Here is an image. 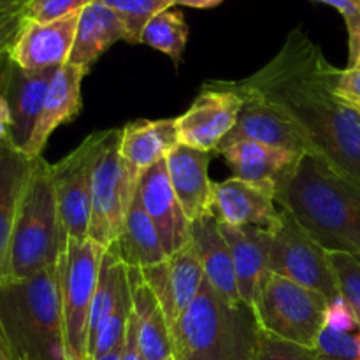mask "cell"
I'll list each match as a JSON object with an SVG mask.
<instances>
[{"label": "cell", "mask_w": 360, "mask_h": 360, "mask_svg": "<svg viewBox=\"0 0 360 360\" xmlns=\"http://www.w3.org/2000/svg\"><path fill=\"white\" fill-rule=\"evenodd\" d=\"M338 70L299 25L262 69L225 83L278 109L304 134L316 157L360 181V109L338 95Z\"/></svg>", "instance_id": "6da1fadb"}, {"label": "cell", "mask_w": 360, "mask_h": 360, "mask_svg": "<svg viewBox=\"0 0 360 360\" xmlns=\"http://www.w3.org/2000/svg\"><path fill=\"white\" fill-rule=\"evenodd\" d=\"M276 204L327 252L360 255V181L304 155Z\"/></svg>", "instance_id": "7a4b0ae2"}, {"label": "cell", "mask_w": 360, "mask_h": 360, "mask_svg": "<svg viewBox=\"0 0 360 360\" xmlns=\"http://www.w3.org/2000/svg\"><path fill=\"white\" fill-rule=\"evenodd\" d=\"M0 333L13 360H69L58 264L0 285Z\"/></svg>", "instance_id": "3957f363"}, {"label": "cell", "mask_w": 360, "mask_h": 360, "mask_svg": "<svg viewBox=\"0 0 360 360\" xmlns=\"http://www.w3.org/2000/svg\"><path fill=\"white\" fill-rule=\"evenodd\" d=\"M260 327L248 304H232L204 280L195 301L171 327L174 360H252Z\"/></svg>", "instance_id": "277c9868"}, {"label": "cell", "mask_w": 360, "mask_h": 360, "mask_svg": "<svg viewBox=\"0 0 360 360\" xmlns=\"http://www.w3.org/2000/svg\"><path fill=\"white\" fill-rule=\"evenodd\" d=\"M65 248L51 165L42 157L35 158L18 206L7 280H25L56 266Z\"/></svg>", "instance_id": "5b68a950"}, {"label": "cell", "mask_w": 360, "mask_h": 360, "mask_svg": "<svg viewBox=\"0 0 360 360\" xmlns=\"http://www.w3.org/2000/svg\"><path fill=\"white\" fill-rule=\"evenodd\" d=\"M327 304L329 301L319 292L267 271L252 309L260 330L313 348L323 329Z\"/></svg>", "instance_id": "8992f818"}, {"label": "cell", "mask_w": 360, "mask_h": 360, "mask_svg": "<svg viewBox=\"0 0 360 360\" xmlns=\"http://www.w3.org/2000/svg\"><path fill=\"white\" fill-rule=\"evenodd\" d=\"M105 248L91 239H69L58 260L63 334L69 360L88 359V322Z\"/></svg>", "instance_id": "52a82bcc"}, {"label": "cell", "mask_w": 360, "mask_h": 360, "mask_svg": "<svg viewBox=\"0 0 360 360\" xmlns=\"http://www.w3.org/2000/svg\"><path fill=\"white\" fill-rule=\"evenodd\" d=\"M281 210V207H280ZM267 253V271L288 278L333 301L340 295L329 252L319 245L288 211L274 231H260Z\"/></svg>", "instance_id": "ba28073f"}, {"label": "cell", "mask_w": 360, "mask_h": 360, "mask_svg": "<svg viewBox=\"0 0 360 360\" xmlns=\"http://www.w3.org/2000/svg\"><path fill=\"white\" fill-rule=\"evenodd\" d=\"M111 130L90 134L69 155L51 165L60 224L65 239H88L94 171Z\"/></svg>", "instance_id": "9c48e42d"}, {"label": "cell", "mask_w": 360, "mask_h": 360, "mask_svg": "<svg viewBox=\"0 0 360 360\" xmlns=\"http://www.w3.org/2000/svg\"><path fill=\"white\" fill-rule=\"evenodd\" d=\"M120 134L122 130H111L94 171L88 239L102 248L118 241L137 190V183L130 179L120 157Z\"/></svg>", "instance_id": "30bf717a"}, {"label": "cell", "mask_w": 360, "mask_h": 360, "mask_svg": "<svg viewBox=\"0 0 360 360\" xmlns=\"http://www.w3.org/2000/svg\"><path fill=\"white\" fill-rule=\"evenodd\" d=\"M241 108L243 98L238 91L224 81H207L202 94L176 118L179 143L206 153L217 151L234 129Z\"/></svg>", "instance_id": "8fae6325"}, {"label": "cell", "mask_w": 360, "mask_h": 360, "mask_svg": "<svg viewBox=\"0 0 360 360\" xmlns=\"http://www.w3.org/2000/svg\"><path fill=\"white\" fill-rule=\"evenodd\" d=\"M144 281L157 295L169 327L174 326L190 308L204 283V269L192 241L164 262L141 269Z\"/></svg>", "instance_id": "7c38bea8"}, {"label": "cell", "mask_w": 360, "mask_h": 360, "mask_svg": "<svg viewBox=\"0 0 360 360\" xmlns=\"http://www.w3.org/2000/svg\"><path fill=\"white\" fill-rule=\"evenodd\" d=\"M217 153L227 162L232 178L250 183L276 199L283 186L297 171L302 155L255 141H239L218 148Z\"/></svg>", "instance_id": "4fadbf2b"}, {"label": "cell", "mask_w": 360, "mask_h": 360, "mask_svg": "<svg viewBox=\"0 0 360 360\" xmlns=\"http://www.w3.org/2000/svg\"><path fill=\"white\" fill-rule=\"evenodd\" d=\"M137 195L150 220L153 221L167 255L179 252L192 241V221L186 218L176 197L167 174L165 158L141 176L137 183Z\"/></svg>", "instance_id": "5bb4252c"}, {"label": "cell", "mask_w": 360, "mask_h": 360, "mask_svg": "<svg viewBox=\"0 0 360 360\" xmlns=\"http://www.w3.org/2000/svg\"><path fill=\"white\" fill-rule=\"evenodd\" d=\"M224 84L227 83L224 81ZM232 90H236V88H232ZM236 91L241 95L243 108L239 111L238 122H236L232 132L221 141L218 148L239 143V141H255V143L292 151V153L302 155V157L315 155V150L304 137V134L287 116L281 115L273 105L253 97V95L239 90Z\"/></svg>", "instance_id": "9a60e30c"}, {"label": "cell", "mask_w": 360, "mask_h": 360, "mask_svg": "<svg viewBox=\"0 0 360 360\" xmlns=\"http://www.w3.org/2000/svg\"><path fill=\"white\" fill-rule=\"evenodd\" d=\"M79 14L48 23L27 20L7 55L28 72L60 69L69 62Z\"/></svg>", "instance_id": "2e32d148"}, {"label": "cell", "mask_w": 360, "mask_h": 360, "mask_svg": "<svg viewBox=\"0 0 360 360\" xmlns=\"http://www.w3.org/2000/svg\"><path fill=\"white\" fill-rule=\"evenodd\" d=\"M58 69L44 72H28L18 67L9 55L0 56V94L9 104L13 127H11V143L21 151L30 141L35 129L46 91Z\"/></svg>", "instance_id": "e0dca14e"}, {"label": "cell", "mask_w": 360, "mask_h": 360, "mask_svg": "<svg viewBox=\"0 0 360 360\" xmlns=\"http://www.w3.org/2000/svg\"><path fill=\"white\" fill-rule=\"evenodd\" d=\"M271 193L238 178L213 183L211 210L218 221L231 227L274 231L281 224V210Z\"/></svg>", "instance_id": "ac0fdd59"}, {"label": "cell", "mask_w": 360, "mask_h": 360, "mask_svg": "<svg viewBox=\"0 0 360 360\" xmlns=\"http://www.w3.org/2000/svg\"><path fill=\"white\" fill-rule=\"evenodd\" d=\"M86 70L67 62L60 67L49 83L46 91L44 104L39 115L30 141L25 146L23 153L28 158L42 157L48 139L60 125L72 122L81 111V83L86 76Z\"/></svg>", "instance_id": "d6986e66"}, {"label": "cell", "mask_w": 360, "mask_h": 360, "mask_svg": "<svg viewBox=\"0 0 360 360\" xmlns=\"http://www.w3.org/2000/svg\"><path fill=\"white\" fill-rule=\"evenodd\" d=\"M179 143L176 118L139 120L125 125L120 134V157L134 183L164 160Z\"/></svg>", "instance_id": "ffe728a7"}, {"label": "cell", "mask_w": 360, "mask_h": 360, "mask_svg": "<svg viewBox=\"0 0 360 360\" xmlns=\"http://www.w3.org/2000/svg\"><path fill=\"white\" fill-rule=\"evenodd\" d=\"M211 155L186 144H178L165 157L167 174L176 197L190 221L211 213L213 181L207 176Z\"/></svg>", "instance_id": "44dd1931"}, {"label": "cell", "mask_w": 360, "mask_h": 360, "mask_svg": "<svg viewBox=\"0 0 360 360\" xmlns=\"http://www.w3.org/2000/svg\"><path fill=\"white\" fill-rule=\"evenodd\" d=\"M132 311L137 327V343L144 360H171V327L165 319L157 295L144 281L139 267H127Z\"/></svg>", "instance_id": "7402d4cb"}, {"label": "cell", "mask_w": 360, "mask_h": 360, "mask_svg": "<svg viewBox=\"0 0 360 360\" xmlns=\"http://www.w3.org/2000/svg\"><path fill=\"white\" fill-rule=\"evenodd\" d=\"M34 162L11 141L0 144V285L9 276V250L14 221Z\"/></svg>", "instance_id": "603a6c76"}, {"label": "cell", "mask_w": 360, "mask_h": 360, "mask_svg": "<svg viewBox=\"0 0 360 360\" xmlns=\"http://www.w3.org/2000/svg\"><path fill=\"white\" fill-rule=\"evenodd\" d=\"M192 245L204 269V278L211 287L225 301L241 304L231 250L221 236L220 224L213 211L192 221Z\"/></svg>", "instance_id": "cb8c5ba5"}, {"label": "cell", "mask_w": 360, "mask_h": 360, "mask_svg": "<svg viewBox=\"0 0 360 360\" xmlns=\"http://www.w3.org/2000/svg\"><path fill=\"white\" fill-rule=\"evenodd\" d=\"M127 25L118 11L97 0L81 11L69 63L88 72L112 44L127 41Z\"/></svg>", "instance_id": "d4e9b609"}, {"label": "cell", "mask_w": 360, "mask_h": 360, "mask_svg": "<svg viewBox=\"0 0 360 360\" xmlns=\"http://www.w3.org/2000/svg\"><path fill=\"white\" fill-rule=\"evenodd\" d=\"M218 224L231 250L239 297L252 308L260 281L267 273V253L260 234L262 229L231 227L221 221Z\"/></svg>", "instance_id": "484cf974"}, {"label": "cell", "mask_w": 360, "mask_h": 360, "mask_svg": "<svg viewBox=\"0 0 360 360\" xmlns=\"http://www.w3.org/2000/svg\"><path fill=\"white\" fill-rule=\"evenodd\" d=\"M109 250H112L127 267H139V269L157 266L169 257L162 246L153 221L150 220L141 204L137 190L127 211L122 234L115 245L109 246Z\"/></svg>", "instance_id": "4316f807"}, {"label": "cell", "mask_w": 360, "mask_h": 360, "mask_svg": "<svg viewBox=\"0 0 360 360\" xmlns=\"http://www.w3.org/2000/svg\"><path fill=\"white\" fill-rule=\"evenodd\" d=\"M186 41H188V25L181 11L176 7H169L155 14L144 25L143 34H141V44L151 46L165 53L176 67L181 63Z\"/></svg>", "instance_id": "83f0119b"}, {"label": "cell", "mask_w": 360, "mask_h": 360, "mask_svg": "<svg viewBox=\"0 0 360 360\" xmlns=\"http://www.w3.org/2000/svg\"><path fill=\"white\" fill-rule=\"evenodd\" d=\"M98 2L118 11L120 16L125 21L127 32H129L127 42H132V44L141 42L144 25L155 14L176 6V0H98Z\"/></svg>", "instance_id": "f1b7e54d"}, {"label": "cell", "mask_w": 360, "mask_h": 360, "mask_svg": "<svg viewBox=\"0 0 360 360\" xmlns=\"http://www.w3.org/2000/svg\"><path fill=\"white\" fill-rule=\"evenodd\" d=\"M329 262L340 295L347 299L360 320V262L354 255L341 252H329Z\"/></svg>", "instance_id": "f546056e"}, {"label": "cell", "mask_w": 360, "mask_h": 360, "mask_svg": "<svg viewBox=\"0 0 360 360\" xmlns=\"http://www.w3.org/2000/svg\"><path fill=\"white\" fill-rule=\"evenodd\" d=\"M313 348L322 360H360V329L355 333H336L323 327Z\"/></svg>", "instance_id": "4dcf8cb0"}, {"label": "cell", "mask_w": 360, "mask_h": 360, "mask_svg": "<svg viewBox=\"0 0 360 360\" xmlns=\"http://www.w3.org/2000/svg\"><path fill=\"white\" fill-rule=\"evenodd\" d=\"M252 360H322L315 348L294 343V341L281 340V338L259 333L255 354Z\"/></svg>", "instance_id": "1f68e13d"}, {"label": "cell", "mask_w": 360, "mask_h": 360, "mask_svg": "<svg viewBox=\"0 0 360 360\" xmlns=\"http://www.w3.org/2000/svg\"><path fill=\"white\" fill-rule=\"evenodd\" d=\"M94 2L97 0H28L23 9L25 20L37 23L62 20L72 14H79Z\"/></svg>", "instance_id": "d6a6232c"}, {"label": "cell", "mask_w": 360, "mask_h": 360, "mask_svg": "<svg viewBox=\"0 0 360 360\" xmlns=\"http://www.w3.org/2000/svg\"><path fill=\"white\" fill-rule=\"evenodd\" d=\"M334 7L343 16L348 30V65L360 69V0H316Z\"/></svg>", "instance_id": "836d02e7"}, {"label": "cell", "mask_w": 360, "mask_h": 360, "mask_svg": "<svg viewBox=\"0 0 360 360\" xmlns=\"http://www.w3.org/2000/svg\"><path fill=\"white\" fill-rule=\"evenodd\" d=\"M323 327L336 333H355L360 329V320L343 295H338L329 301L323 315Z\"/></svg>", "instance_id": "e575fe53"}, {"label": "cell", "mask_w": 360, "mask_h": 360, "mask_svg": "<svg viewBox=\"0 0 360 360\" xmlns=\"http://www.w3.org/2000/svg\"><path fill=\"white\" fill-rule=\"evenodd\" d=\"M25 7H6L0 9V56L6 55L16 41L25 25Z\"/></svg>", "instance_id": "d590c367"}, {"label": "cell", "mask_w": 360, "mask_h": 360, "mask_svg": "<svg viewBox=\"0 0 360 360\" xmlns=\"http://www.w3.org/2000/svg\"><path fill=\"white\" fill-rule=\"evenodd\" d=\"M336 91L348 104L360 109V69L338 70Z\"/></svg>", "instance_id": "8d00e7d4"}, {"label": "cell", "mask_w": 360, "mask_h": 360, "mask_svg": "<svg viewBox=\"0 0 360 360\" xmlns=\"http://www.w3.org/2000/svg\"><path fill=\"white\" fill-rule=\"evenodd\" d=\"M125 341H127L125 360H144L143 354H141L139 350V343H137V327H136V319H134V311L129 320V326H127Z\"/></svg>", "instance_id": "74e56055"}, {"label": "cell", "mask_w": 360, "mask_h": 360, "mask_svg": "<svg viewBox=\"0 0 360 360\" xmlns=\"http://www.w3.org/2000/svg\"><path fill=\"white\" fill-rule=\"evenodd\" d=\"M11 127H13V116H11L9 104L6 97L0 94V144L11 139Z\"/></svg>", "instance_id": "f35d334b"}, {"label": "cell", "mask_w": 360, "mask_h": 360, "mask_svg": "<svg viewBox=\"0 0 360 360\" xmlns=\"http://www.w3.org/2000/svg\"><path fill=\"white\" fill-rule=\"evenodd\" d=\"M224 0H176V6L195 7V9H211L221 4Z\"/></svg>", "instance_id": "ab89813d"}, {"label": "cell", "mask_w": 360, "mask_h": 360, "mask_svg": "<svg viewBox=\"0 0 360 360\" xmlns=\"http://www.w3.org/2000/svg\"><path fill=\"white\" fill-rule=\"evenodd\" d=\"M125 348H127V341L123 340L122 343H120L116 348H112L111 352H108V354L101 355V357H97V359H91V360H125Z\"/></svg>", "instance_id": "60d3db41"}, {"label": "cell", "mask_w": 360, "mask_h": 360, "mask_svg": "<svg viewBox=\"0 0 360 360\" xmlns=\"http://www.w3.org/2000/svg\"><path fill=\"white\" fill-rule=\"evenodd\" d=\"M28 0H0V9L6 7H25Z\"/></svg>", "instance_id": "b9f144b4"}, {"label": "cell", "mask_w": 360, "mask_h": 360, "mask_svg": "<svg viewBox=\"0 0 360 360\" xmlns=\"http://www.w3.org/2000/svg\"><path fill=\"white\" fill-rule=\"evenodd\" d=\"M0 360H13L11 359L9 350H7L6 341H4V338H2V333H0Z\"/></svg>", "instance_id": "7bdbcfd3"}, {"label": "cell", "mask_w": 360, "mask_h": 360, "mask_svg": "<svg viewBox=\"0 0 360 360\" xmlns=\"http://www.w3.org/2000/svg\"><path fill=\"white\" fill-rule=\"evenodd\" d=\"M355 257V259H357L359 260V262H360V255H354Z\"/></svg>", "instance_id": "ee69618b"}, {"label": "cell", "mask_w": 360, "mask_h": 360, "mask_svg": "<svg viewBox=\"0 0 360 360\" xmlns=\"http://www.w3.org/2000/svg\"><path fill=\"white\" fill-rule=\"evenodd\" d=\"M171 360H174V357H172V359H171Z\"/></svg>", "instance_id": "f6af8a7d"}]
</instances>
